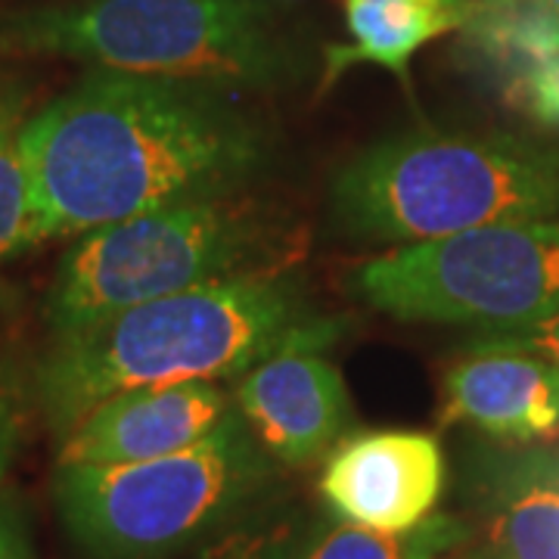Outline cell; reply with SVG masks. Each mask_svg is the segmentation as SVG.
<instances>
[{"mask_svg":"<svg viewBox=\"0 0 559 559\" xmlns=\"http://www.w3.org/2000/svg\"><path fill=\"white\" fill-rule=\"evenodd\" d=\"M22 436V419L20 407L7 395H0V481L7 476L10 463L16 457V448H20Z\"/></svg>","mask_w":559,"mask_h":559,"instance_id":"cell-20","label":"cell"},{"mask_svg":"<svg viewBox=\"0 0 559 559\" xmlns=\"http://www.w3.org/2000/svg\"><path fill=\"white\" fill-rule=\"evenodd\" d=\"M218 84L94 69L25 119L38 242L246 187L264 134Z\"/></svg>","mask_w":559,"mask_h":559,"instance_id":"cell-1","label":"cell"},{"mask_svg":"<svg viewBox=\"0 0 559 559\" xmlns=\"http://www.w3.org/2000/svg\"><path fill=\"white\" fill-rule=\"evenodd\" d=\"M330 326L286 342L240 373L234 399L249 432L289 466L318 460L352 419V401L336 364L320 355Z\"/></svg>","mask_w":559,"mask_h":559,"instance_id":"cell-8","label":"cell"},{"mask_svg":"<svg viewBox=\"0 0 559 559\" xmlns=\"http://www.w3.org/2000/svg\"><path fill=\"white\" fill-rule=\"evenodd\" d=\"M22 103L0 91V259L38 242L32 175L22 153Z\"/></svg>","mask_w":559,"mask_h":559,"instance_id":"cell-15","label":"cell"},{"mask_svg":"<svg viewBox=\"0 0 559 559\" xmlns=\"http://www.w3.org/2000/svg\"><path fill=\"white\" fill-rule=\"evenodd\" d=\"M441 488V444L436 436L411 429H380L342 441L320 476V491L342 520L392 535L429 520Z\"/></svg>","mask_w":559,"mask_h":559,"instance_id":"cell-9","label":"cell"},{"mask_svg":"<svg viewBox=\"0 0 559 559\" xmlns=\"http://www.w3.org/2000/svg\"><path fill=\"white\" fill-rule=\"evenodd\" d=\"M352 289L392 318L473 323L481 333L550 318L559 311V215L399 246L367 261Z\"/></svg>","mask_w":559,"mask_h":559,"instance_id":"cell-7","label":"cell"},{"mask_svg":"<svg viewBox=\"0 0 559 559\" xmlns=\"http://www.w3.org/2000/svg\"><path fill=\"white\" fill-rule=\"evenodd\" d=\"M457 538L451 520H426L411 532H377L355 522L320 528L293 559H436Z\"/></svg>","mask_w":559,"mask_h":559,"instance_id":"cell-14","label":"cell"},{"mask_svg":"<svg viewBox=\"0 0 559 559\" xmlns=\"http://www.w3.org/2000/svg\"><path fill=\"white\" fill-rule=\"evenodd\" d=\"M516 91L535 119L559 128V60L540 66L538 72H532Z\"/></svg>","mask_w":559,"mask_h":559,"instance_id":"cell-17","label":"cell"},{"mask_svg":"<svg viewBox=\"0 0 559 559\" xmlns=\"http://www.w3.org/2000/svg\"><path fill=\"white\" fill-rule=\"evenodd\" d=\"M0 559H35L28 522L13 495L0 498Z\"/></svg>","mask_w":559,"mask_h":559,"instance_id":"cell-19","label":"cell"},{"mask_svg":"<svg viewBox=\"0 0 559 559\" xmlns=\"http://www.w3.org/2000/svg\"><path fill=\"white\" fill-rule=\"evenodd\" d=\"M271 237L234 197L159 205L81 234L62 255L44 301L50 330L178 296L218 280L264 274Z\"/></svg>","mask_w":559,"mask_h":559,"instance_id":"cell-6","label":"cell"},{"mask_svg":"<svg viewBox=\"0 0 559 559\" xmlns=\"http://www.w3.org/2000/svg\"><path fill=\"white\" fill-rule=\"evenodd\" d=\"M540 3H544V7H547L550 13H557V16H559V0H540Z\"/></svg>","mask_w":559,"mask_h":559,"instance_id":"cell-22","label":"cell"},{"mask_svg":"<svg viewBox=\"0 0 559 559\" xmlns=\"http://www.w3.org/2000/svg\"><path fill=\"white\" fill-rule=\"evenodd\" d=\"M481 336H491V340H503L510 345H522V348H532L547 360H554L559 367V311L550 318L532 320V323H522V326H510V330H488Z\"/></svg>","mask_w":559,"mask_h":559,"instance_id":"cell-18","label":"cell"},{"mask_svg":"<svg viewBox=\"0 0 559 559\" xmlns=\"http://www.w3.org/2000/svg\"><path fill=\"white\" fill-rule=\"evenodd\" d=\"M230 417V401L209 380L131 389L103 401L62 436L60 466L178 454L215 436Z\"/></svg>","mask_w":559,"mask_h":559,"instance_id":"cell-10","label":"cell"},{"mask_svg":"<svg viewBox=\"0 0 559 559\" xmlns=\"http://www.w3.org/2000/svg\"><path fill=\"white\" fill-rule=\"evenodd\" d=\"M333 212L360 240L417 246L507 221L559 215V150L513 134L382 140L333 183Z\"/></svg>","mask_w":559,"mask_h":559,"instance_id":"cell-3","label":"cell"},{"mask_svg":"<svg viewBox=\"0 0 559 559\" xmlns=\"http://www.w3.org/2000/svg\"><path fill=\"white\" fill-rule=\"evenodd\" d=\"M0 53L140 75L271 84L283 53L255 0H72L0 16Z\"/></svg>","mask_w":559,"mask_h":559,"instance_id":"cell-4","label":"cell"},{"mask_svg":"<svg viewBox=\"0 0 559 559\" xmlns=\"http://www.w3.org/2000/svg\"><path fill=\"white\" fill-rule=\"evenodd\" d=\"M441 423H463L500 441L559 432V367L532 348L481 336L444 373Z\"/></svg>","mask_w":559,"mask_h":559,"instance_id":"cell-11","label":"cell"},{"mask_svg":"<svg viewBox=\"0 0 559 559\" xmlns=\"http://www.w3.org/2000/svg\"><path fill=\"white\" fill-rule=\"evenodd\" d=\"M197 559H293V538L283 525L240 528L205 547Z\"/></svg>","mask_w":559,"mask_h":559,"instance_id":"cell-16","label":"cell"},{"mask_svg":"<svg viewBox=\"0 0 559 559\" xmlns=\"http://www.w3.org/2000/svg\"><path fill=\"white\" fill-rule=\"evenodd\" d=\"M320 326L299 286L274 271L205 283L53 336L35 367V399L62 439L121 392L240 377Z\"/></svg>","mask_w":559,"mask_h":559,"instance_id":"cell-2","label":"cell"},{"mask_svg":"<svg viewBox=\"0 0 559 559\" xmlns=\"http://www.w3.org/2000/svg\"><path fill=\"white\" fill-rule=\"evenodd\" d=\"M488 559H559V463H510L491 488L485 522Z\"/></svg>","mask_w":559,"mask_h":559,"instance_id":"cell-12","label":"cell"},{"mask_svg":"<svg viewBox=\"0 0 559 559\" xmlns=\"http://www.w3.org/2000/svg\"><path fill=\"white\" fill-rule=\"evenodd\" d=\"M432 3H444V7H466L469 0H432Z\"/></svg>","mask_w":559,"mask_h":559,"instance_id":"cell-21","label":"cell"},{"mask_svg":"<svg viewBox=\"0 0 559 559\" xmlns=\"http://www.w3.org/2000/svg\"><path fill=\"white\" fill-rule=\"evenodd\" d=\"M469 3L444 7L432 0H345V20L355 44L330 47V81L352 62H373L404 79L407 62L423 44L463 28Z\"/></svg>","mask_w":559,"mask_h":559,"instance_id":"cell-13","label":"cell"},{"mask_svg":"<svg viewBox=\"0 0 559 559\" xmlns=\"http://www.w3.org/2000/svg\"><path fill=\"white\" fill-rule=\"evenodd\" d=\"M267 463L240 414L200 444L138 463H69L53 498L87 559H168L259 491Z\"/></svg>","mask_w":559,"mask_h":559,"instance_id":"cell-5","label":"cell"}]
</instances>
